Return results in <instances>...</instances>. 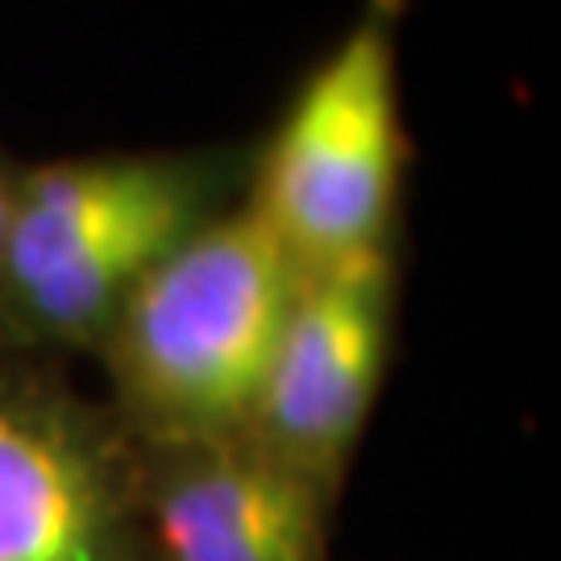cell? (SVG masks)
I'll use <instances>...</instances> for the list:
<instances>
[{
  "label": "cell",
  "instance_id": "6",
  "mask_svg": "<svg viewBox=\"0 0 561 561\" xmlns=\"http://www.w3.org/2000/svg\"><path fill=\"white\" fill-rule=\"evenodd\" d=\"M337 512L245 433L141 445V561H333Z\"/></svg>",
  "mask_w": 561,
  "mask_h": 561
},
{
  "label": "cell",
  "instance_id": "1",
  "mask_svg": "<svg viewBox=\"0 0 561 561\" xmlns=\"http://www.w3.org/2000/svg\"><path fill=\"white\" fill-rule=\"evenodd\" d=\"M254 141L21 162L0 241V354L92 358L154 266L245 201Z\"/></svg>",
  "mask_w": 561,
  "mask_h": 561
},
{
  "label": "cell",
  "instance_id": "4",
  "mask_svg": "<svg viewBox=\"0 0 561 561\" xmlns=\"http://www.w3.org/2000/svg\"><path fill=\"white\" fill-rule=\"evenodd\" d=\"M403 259L408 250H387L300 275L241 428L333 507L345 500L396 358Z\"/></svg>",
  "mask_w": 561,
  "mask_h": 561
},
{
  "label": "cell",
  "instance_id": "5",
  "mask_svg": "<svg viewBox=\"0 0 561 561\" xmlns=\"http://www.w3.org/2000/svg\"><path fill=\"white\" fill-rule=\"evenodd\" d=\"M141 445L67 362L0 354V561H141Z\"/></svg>",
  "mask_w": 561,
  "mask_h": 561
},
{
  "label": "cell",
  "instance_id": "2",
  "mask_svg": "<svg viewBox=\"0 0 561 561\" xmlns=\"http://www.w3.org/2000/svg\"><path fill=\"white\" fill-rule=\"evenodd\" d=\"M296 283V262L245 201L183 238L92 354L125 433L138 445L241 433Z\"/></svg>",
  "mask_w": 561,
  "mask_h": 561
},
{
  "label": "cell",
  "instance_id": "7",
  "mask_svg": "<svg viewBox=\"0 0 561 561\" xmlns=\"http://www.w3.org/2000/svg\"><path fill=\"white\" fill-rule=\"evenodd\" d=\"M18 180H21V159L0 146V241H4V229H9V213H13V196H18Z\"/></svg>",
  "mask_w": 561,
  "mask_h": 561
},
{
  "label": "cell",
  "instance_id": "3",
  "mask_svg": "<svg viewBox=\"0 0 561 561\" xmlns=\"http://www.w3.org/2000/svg\"><path fill=\"white\" fill-rule=\"evenodd\" d=\"M408 0H358L266 138H254L245 208L300 275L408 250L400 34Z\"/></svg>",
  "mask_w": 561,
  "mask_h": 561
}]
</instances>
